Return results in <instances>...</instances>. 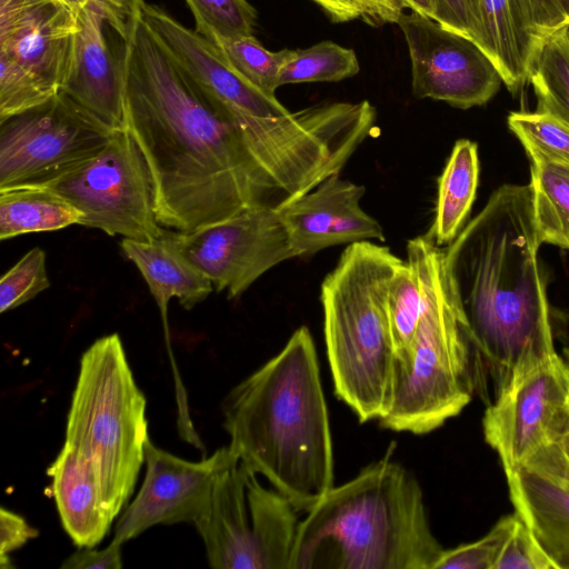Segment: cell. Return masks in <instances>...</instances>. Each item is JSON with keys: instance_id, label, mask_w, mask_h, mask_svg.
Masks as SVG:
<instances>
[{"instance_id": "obj_6", "label": "cell", "mask_w": 569, "mask_h": 569, "mask_svg": "<svg viewBox=\"0 0 569 569\" xmlns=\"http://www.w3.org/2000/svg\"><path fill=\"white\" fill-rule=\"evenodd\" d=\"M402 261L386 246L350 243L321 283L335 391L360 422L379 420L388 406L396 350L386 295Z\"/></svg>"}, {"instance_id": "obj_17", "label": "cell", "mask_w": 569, "mask_h": 569, "mask_svg": "<svg viewBox=\"0 0 569 569\" xmlns=\"http://www.w3.org/2000/svg\"><path fill=\"white\" fill-rule=\"evenodd\" d=\"M78 23L61 0H0V54L61 91L73 67Z\"/></svg>"}, {"instance_id": "obj_14", "label": "cell", "mask_w": 569, "mask_h": 569, "mask_svg": "<svg viewBox=\"0 0 569 569\" xmlns=\"http://www.w3.org/2000/svg\"><path fill=\"white\" fill-rule=\"evenodd\" d=\"M569 399V376L558 353L516 371L488 406L482 429L505 473L548 442L550 425Z\"/></svg>"}, {"instance_id": "obj_32", "label": "cell", "mask_w": 569, "mask_h": 569, "mask_svg": "<svg viewBox=\"0 0 569 569\" xmlns=\"http://www.w3.org/2000/svg\"><path fill=\"white\" fill-rule=\"evenodd\" d=\"M59 92L0 54V120L41 106Z\"/></svg>"}, {"instance_id": "obj_42", "label": "cell", "mask_w": 569, "mask_h": 569, "mask_svg": "<svg viewBox=\"0 0 569 569\" xmlns=\"http://www.w3.org/2000/svg\"><path fill=\"white\" fill-rule=\"evenodd\" d=\"M318 3L333 22H347L362 17L358 0H312Z\"/></svg>"}, {"instance_id": "obj_26", "label": "cell", "mask_w": 569, "mask_h": 569, "mask_svg": "<svg viewBox=\"0 0 569 569\" xmlns=\"http://www.w3.org/2000/svg\"><path fill=\"white\" fill-rule=\"evenodd\" d=\"M528 82L537 97V111L549 113L569 126V26L542 40Z\"/></svg>"}, {"instance_id": "obj_37", "label": "cell", "mask_w": 569, "mask_h": 569, "mask_svg": "<svg viewBox=\"0 0 569 569\" xmlns=\"http://www.w3.org/2000/svg\"><path fill=\"white\" fill-rule=\"evenodd\" d=\"M38 536V530L32 528L21 516L1 507L0 509V567L13 568L10 555Z\"/></svg>"}, {"instance_id": "obj_46", "label": "cell", "mask_w": 569, "mask_h": 569, "mask_svg": "<svg viewBox=\"0 0 569 569\" xmlns=\"http://www.w3.org/2000/svg\"><path fill=\"white\" fill-rule=\"evenodd\" d=\"M563 360L567 367L568 376H569V349L563 350Z\"/></svg>"}, {"instance_id": "obj_10", "label": "cell", "mask_w": 569, "mask_h": 569, "mask_svg": "<svg viewBox=\"0 0 569 569\" xmlns=\"http://www.w3.org/2000/svg\"><path fill=\"white\" fill-rule=\"evenodd\" d=\"M116 131L62 91L0 120V191L48 184L96 156Z\"/></svg>"}, {"instance_id": "obj_40", "label": "cell", "mask_w": 569, "mask_h": 569, "mask_svg": "<svg viewBox=\"0 0 569 569\" xmlns=\"http://www.w3.org/2000/svg\"><path fill=\"white\" fill-rule=\"evenodd\" d=\"M525 466L569 485V460L552 442L542 446Z\"/></svg>"}, {"instance_id": "obj_29", "label": "cell", "mask_w": 569, "mask_h": 569, "mask_svg": "<svg viewBox=\"0 0 569 569\" xmlns=\"http://www.w3.org/2000/svg\"><path fill=\"white\" fill-rule=\"evenodd\" d=\"M422 291L413 266L403 260L390 279L386 311L396 355L411 343L422 316Z\"/></svg>"}, {"instance_id": "obj_15", "label": "cell", "mask_w": 569, "mask_h": 569, "mask_svg": "<svg viewBox=\"0 0 569 569\" xmlns=\"http://www.w3.org/2000/svg\"><path fill=\"white\" fill-rule=\"evenodd\" d=\"M236 457L227 446L201 461H187L148 439L143 483L118 520L113 540L123 545L156 525H194L209 509L217 477Z\"/></svg>"}, {"instance_id": "obj_31", "label": "cell", "mask_w": 569, "mask_h": 569, "mask_svg": "<svg viewBox=\"0 0 569 569\" xmlns=\"http://www.w3.org/2000/svg\"><path fill=\"white\" fill-rule=\"evenodd\" d=\"M196 31L208 38H233L253 33L257 12L247 0H184Z\"/></svg>"}, {"instance_id": "obj_28", "label": "cell", "mask_w": 569, "mask_h": 569, "mask_svg": "<svg viewBox=\"0 0 569 569\" xmlns=\"http://www.w3.org/2000/svg\"><path fill=\"white\" fill-rule=\"evenodd\" d=\"M207 39L220 49L242 77L262 92L274 96L276 89L279 88L280 70L290 57L291 50L270 51L253 34L233 38L210 36Z\"/></svg>"}, {"instance_id": "obj_7", "label": "cell", "mask_w": 569, "mask_h": 569, "mask_svg": "<svg viewBox=\"0 0 569 569\" xmlns=\"http://www.w3.org/2000/svg\"><path fill=\"white\" fill-rule=\"evenodd\" d=\"M146 405L119 335L96 340L80 359L62 449L94 478L113 520L144 462Z\"/></svg>"}, {"instance_id": "obj_24", "label": "cell", "mask_w": 569, "mask_h": 569, "mask_svg": "<svg viewBox=\"0 0 569 569\" xmlns=\"http://www.w3.org/2000/svg\"><path fill=\"white\" fill-rule=\"evenodd\" d=\"M82 213L47 187H20L0 191V239L52 231L79 224Z\"/></svg>"}, {"instance_id": "obj_19", "label": "cell", "mask_w": 569, "mask_h": 569, "mask_svg": "<svg viewBox=\"0 0 569 569\" xmlns=\"http://www.w3.org/2000/svg\"><path fill=\"white\" fill-rule=\"evenodd\" d=\"M505 475L515 511L557 569H569V485L525 465Z\"/></svg>"}, {"instance_id": "obj_4", "label": "cell", "mask_w": 569, "mask_h": 569, "mask_svg": "<svg viewBox=\"0 0 569 569\" xmlns=\"http://www.w3.org/2000/svg\"><path fill=\"white\" fill-rule=\"evenodd\" d=\"M442 551L418 480L385 457L307 511L289 569H435Z\"/></svg>"}, {"instance_id": "obj_18", "label": "cell", "mask_w": 569, "mask_h": 569, "mask_svg": "<svg viewBox=\"0 0 569 569\" xmlns=\"http://www.w3.org/2000/svg\"><path fill=\"white\" fill-rule=\"evenodd\" d=\"M365 187L333 174L277 209L295 257L360 241H385L381 224L360 206Z\"/></svg>"}, {"instance_id": "obj_12", "label": "cell", "mask_w": 569, "mask_h": 569, "mask_svg": "<svg viewBox=\"0 0 569 569\" xmlns=\"http://www.w3.org/2000/svg\"><path fill=\"white\" fill-rule=\"evenodd\" d=\"M168 233L183 256L229 299L241 296L274 266L295 258L276 209L250 207L192 232Z\"/></svg>"}, {"instance_id": "obj_2", "label": "cell", "mask_w": 569, "mask_h": 569, "mask_svg": "<svg viewBox=\"0 0 569 569\" xmlns=\"http://www.w3.org/2000/svg\"><path fill=\"white\" fill-rule=\"evenodd\" d=\"M530 186L503 184L443 249L445 270L496 395L511 376L557 353Z\"/></svg>"}, {"instance_id": "obj_16", "label": "cell", "mask_w": 569, "mask_h": 569, "mask_svg": "<svg viewBox=\"0 0 569 569\" xmlns=\"http://www.w3.org/2000/svg\"><path fill=\"white\" fill-rule=\"evenodd\" d=\"M142 19L173 61L237 122L242 134L261 119L289 112L276 96L262 92L242 77L213 42L162 8L144 2Z\"/></svg>"}, {"instance_id": "obj_34", "label": "cell", "mask_w": 569, "mask_h": 569, "mask_svg": "<svg viewBox=\"0 0 569 569\" xmlns=\"http://www.w3.org/2000/svg\"><path fill=\"white\" fill-rule=\"evenodd\" d=\"M50 287L46 253L34 247L29 250L0 280V311L12 310L33 299Z\"/></svg>"}, {"instance_id": "obj_36", "label": "cell", "mask_w": 569, "mask_h": 569, "mask_svg": "<svg viewBox=\"0 0 569 569\" xmlns=\"http://www.w3.org/2000/svg\"><path fill=\"white\" fill-rule=\"evenodd\" d=\"M437 6L438 23L472 40L485 52L480 0H437Z\"/></svg>"}, {"instance_id": "obj_23", "label": "cell", "mask_w": 569, "mask_h": 569, "mask_svg": "<svg viewBox=\"0 0 569 569\" xmlns=\"http://www.w3.org/2000/svg\"><path fill=\"white\" fill-rule=\"evenodd\" d=\"M478 178L477 144L458 140L438 180L435 220L428 233L438 246L458 236L473 203Z\"/></svg>"}, {"instance_id": "obj_35", "label": "cell", "mask_w": 569, "mask_h": 569, "mask_svg": "<svg viewBox=\"0 0 569 569\" xmlns=\"http://www.w3.org/2000/svg\"><path fill=\"white\" fill-rule=\"evenodd\" d=\"M493 569H557L532 531L518 515Z\"/></svg>"}, {"instance_id": "obj_3", "label": "cell", "mask_w": 569, "mask_h": 569, "mask_svg": "<svg viewBox=\"0 0 569 569\" xmlns=\"http://www.w3.org/2000/svg\"><path fill=\"white\" fill-rule=\"evenodd\" d=\"M222 413L232 452L298 511L310 510L335 486L327 402L307 327L228 393Z\"/></svg>"}, {"instance_id": "obj_38", "label": "cell", "mask_w": 569, "mask_h": 569, "mask_svg": "<svg viewBox=\"0 0 569 569\" xmlns=\"http://www.w3.org/2000/svg\"><path fill=\"white\" fill-rule=\"evenodd\" d=\"M122 543L112 539L110 545L101 550L91 547L79 548L61 565L62 569H120L122 567Z\"/></svg>"}, {"instance_id": "obj_27", "label": "cell", "mask_w": 569, "mask_h": 569, "mask_svg": "<svg viewBox=\"0 0 569 569\" xmlns=\"http://www.w3.org/2000/svg\"><path fill=\"white\" fill-rule=\"evenodd\" d=\"M359 70L352 49L322 41L307 49L291 50L280 70L278 84L340 81L356 76Z\"/></svg>"}, {"instance_id": "obj_30", "label": "cell", "mask_w": 569, "mask_h": 569, "mask_svg": "<svg viewBox=\"0 0 569 569\" xmlns=\"http://www.w3.org/2000/svg\"><path fill=\"white\" fill-rule=\"evenodd\" d=\"M510 130L518 137L531 161L569 163V126L546 112H512Z\"/></svg>"}, {"instance_id": "obj_22", "label": "cell", "mask_w": 569, "mask_h": 569, "mask_svg": "<svg viewBox=\"0 0 569 569\" xmlns=\"http://www.w3.org/2000/svg\"><path fill=\"white\" fill-rule=\"evenodd\" d=\"M61 523L79 548L97 546L113 519L106 510L96 480L61 449L47 470Z\"/></svg>"}, {"instance_id": "obj_33", "label": "cell", "mask_w": 569, "mask_h": 569, "mask_svg": "<svg viewBox=\"0 0 569 569\" xmlns=\"http://www.w3.org/2000/svg\"><path fill=\"white\" fill-rule=\"evenodd\" d=\"M518 513L502 517L482 538L443 549L435 569H493L499 555L515 529Z\"/></svg>"}, {"instance_id": "obj_43", "label": "cell", "mask_w": 569, "mask_h": 569, "mask_svg": "<svg viewBox=\"0 0 569 569\" xmlns=\"http://www.w3.org/2000/svg\"><path fill=\"white\" fill-rule=\"evenodd\" d=\"M548 442H552L569 460V399L550 425Z\"/></svg>"}, {"instance_id": "obj_21", "label": "cell", "mask_w": 569, "mask_h": 569, "mask_svg": "<svg viewBox=\"0 0 569 569\" xmlns=\"http://www.w3.org/2000/svg\"><path fill=\"white\" fill-rule=\"evenodd\" d=\"M480 9L485 52L496 64L507 89L516 94L528 82L542 42L530 0H480Z\"/></svg>"}, {"instance_id": "obj_13", "label": "cell", "mask_w": 569, "mask_h": 569, "mask_svg": "<svg viewBox=\"0 0 569 569\" xmlns=\"http://www.w3.org/2000/svg\"><path fill=\"white\" fill-rule=\"evenodd\" d=\"M397 24L407 42L416 98L468 109L485 104L499 90V70L472 40L413 11H403Z\"/></svg>"}, {"instance_id": "obj_1", "label": "cell", "mask_w": 569, "mask_h": 569, "mask_svg": "<svg viewBox=\"0 0 569 569\" xmlns=\"http://www.w3.org/2000/svg\"><path fill=\"white\" fill-rule=\"evenodd\" d=\"M124 129L143 152L161 227L192 232L282 202L237 122L138 23L123 71Z\"/></svg>"}, {"instance_id": "obj_20", "label": "cell", "mask_w": 569, "mask_h": 569, "mask_svg": "<svg viewBox=\"0 0 569 569\" xmlns=\"http://www.w3.org/2000/svg\"><path fill=\"white\" fill-rule=\"evenodd\" d=\"M120 246L144 278L161 312L167 337L169 301L177 298L184 309L190 310L213 290L211 280L183 256L167 228L152 241L123 238Z\"/></svg>"}, {"instance_id": "obj_44", "label": "cell", "mask_w": 569, "mask_h": 569, "mask_svg": "<svg viewBox=\"0 0 569 569\" xmlns=\"http://www.w3.org/2000/svg\"><path fill=\"white\" fill-rule=\"evenodd\" d=\"M406 9L436 19L437 0H401Z\"/></svg>"}, {"instance_id": "obj_9", "label": "cell", "mask_w": 569, "mask_h": 569, "mask_svg": "<svg viewBox=\"0 0 569 569\" xmlns=\"http://www.w3.org/2000/svg\"><path fill=\"white\" fill-rule=\"evenodd\" d=\"M43 187L82 213L80 226L141 241H152L164 232L157 220L147 159L124 128L96 156Z\"/></svg>"}, {"instance_id": "obj_11", "label": "cell", "mask_w": 569, "mask_h": 569, "mask_svg": "<svg viewBox=\"0 0 569 569\" xmlns=\"http://www.w3.org/2000/svg\"><path fill=\"white\" fill-rule=\"evenodd\" d=\"M144 2L90 0L77 14L73 67L61 91L116 130L124 128V63Z\"/></svg>"}, {"instance_id": "obj_5", "label": "cell", "mask_w": 569, "mask_h": 569, "mask_svg": "<svg viewBox=\"0 0 569 569\" xmlns=\"http://www.w3.org/2000/svg\"><path fill=\"white\" fill-rule=\"evenodd\" d=\"M407 260L419 278L422 316L410 346L396 355L388 406L378 421L392 431L426 435L471 401L476 361L443 249L428 234L419 236L408 241Z\"/></svg>"}, {"instance_id": "obj_8", "label": "cell", "mask_w": 569, "mask_h": 569, "mask_svg": "<svg viewBox=\"0 0 569 569\" xmlns=\"http://www.w3.org/2000/svg\"><path fill=\"white\" fill-rule=\"evenodd\" d=\"M236 457L217 477L194 527L216 569H289L300 519L279 491Z\"/></svg>"}, {"instance_id": "obj_39", "label": "cell", "mask_w": 569, "mask_h": 569, "mask_svg": "<svg viewBox=\"0 0 569 569\" xmlns=\"http://www.w3.org/2000/svg\"><path fill=\"white\" fill-rule=\"evenodd\" d=\"M530 6L536 29L542 40L569 26V0H530Z\"/></svg>"}, {"instance_id": "obj_41", "label": "cell", "mask_w": 569, "mask_h": 569, "mask_svg": "<svg viewBox=\"0 0 569 569\" xmlns=\"http://www.w3.org/2000/svg\"><path fill=\"white\" fill-rule=\"evenodd\" d=\"M362 9V19L370 24L397 23L405 11L401 0H358Z\"/></svg>"}, {"instance_id": "obj_45", "label": "cell", "mask_w": 569, "mask_h": 569, "mask_svg": "<svg viewBox=\"0 0 569 569\" xmlns=\"http://www.w3.org/2000/svg\"><path fill=\"white\" fill-rule=\"evenodd\" d=\"M77 17L90 0H61Z\"/></svg>"}, {"instance_id": "obj_25", "label": "cell", "mask_w": 569, "mask_h": 569, "mask_svg": "<svg viewBox=\"0 0 569 569\" xmlns=\"http://www.w3.org/2000/svg\"><path fill=\"white\" fill-rule=\"evenodd\" d=\"M530 189L539 240L569 250V163L531 161Z\"/></svg>"}]
</instances>
